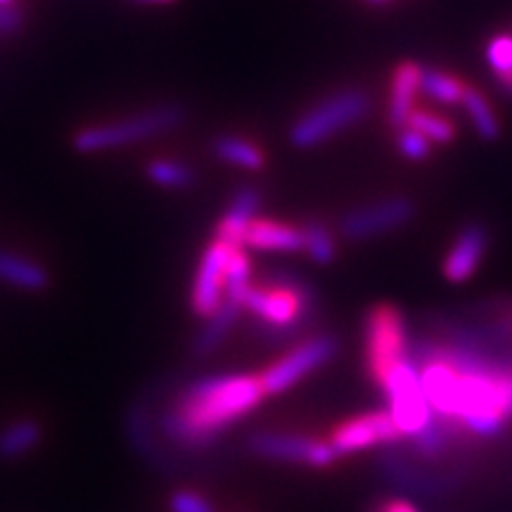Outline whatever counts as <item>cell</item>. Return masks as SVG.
I'll use <instances>...</instances> for the list:
<instances>
[{
  "label": "cell",
  "instance_id": "1",
  "mask_svg": "<svg viewBox=\"0 0 512 512\" xmlns=\"http://www.w3.org/2000/svg\"><path fill=\"white\" fill-rule=\"evenodd\" d=\"M259 375H211L190 384L159 418L164 437L181 448H207L264 399Z\"/></svg>",
  "mask_w": 512,
  "mask_h": 512
},
{
  "label": "cell",
  "instance_id": "2",
  "mask_svg": "<svg viewBox=\"0 0 512 512\" xmlns=\"http://www.w3.org/2000/svg\"><path fill=\"white\" fill-rule=\"evenodd\" d=\"M185 119H188V110L176 102H169V105L150 107L133 117L110 121V124L81 128L79 133H74L72 147L81 155H95V152L112 150V147L143 143V140L162 136V133L181 126Z\"/></svg>",
  "mask_w": 512,
  "mask_h": 512
},
{
  "label": "cell",
  "instance_id": "3",
  "mask_svg": "<svg viewBox=\"0 0 512 512\" xmlns=\"http://www.w3.org/2000/svg\"><path fill=\"white\" fill-rule=\"evenodd\" d=\"M373 110V100L363 88H344L325 98L311 110H306L287 131V140L297 150H311L320 143H328L337 133L366 119Z\"/></svg>",
  "mask_w": 512,
  "mask_h": 512
},
{
  "label": "cell",
  "instance_id": "4",
  "mask_svg": "<svg viewBox=\"0 0 512 512\" xmlns=\"http://www.w3.org/2000/svg\"><path fill=\"white\" fill-rule=\"evenodd\" d=\"M366 361L368 373L380 384L384 375L411 356L406 323L392 304H375L366 313Z\"/></svg>",
  "mask_w": 512,
  "mask_h": 512
},
{
  "label": "cell",
  "instance_id": "5",
  "mask_svg": "<svg viewBox=\"0 0 512 512\" xmlns=\"http://www.w3.org/2000/svg\"><path fill=\"white\" fill-rule=\"evenodd\" d=\"M380 387L387 394L389 413H392V420L399 427L401 437L413 439L415 434H420L430 425V403H427L425 394H422L418 370H415L411 356L389 370L380 382Z\"/></svg>",
  "mask_w": 512,
  "mask_h": 512
},
{
  "label": "cell",
  "instance_id": "6",
  "mask_svg": "<svg viewBox=\"0 0 512 512\" xmlns=\"http://www.w3.org/2000/svg\"><path fill=\"white\" fill-rule=\"evenodd\" d=\"M337 351L339 339L335 335H316L302 344H297L278 363H273L271 368H266L259 375L264 394H280L285 389L294 387L306 375H311L313 370L330 363L337 356Z\"/></svg>",
  "mask_w": 512,
  "mask_h": 512
},
{
  "label": "cell",
  "instance_id": "7",
  "mask_svg": "<svg viewBox=\"0 0 512 512\" xmlns=\"http://www.w3.org/2000/svg\"><path fill=\"white\" fill-rule=\"evenodd\" d=\"M415 214H418V207L411 197H387V200L349 211L339 221V233L349 242H366L403 228L415 219Z\"/></svg>",
  "mask_w": 512,
  "mask_h": 512
},
{
  "label": "cell",
  "instance_id": "8",
  "mask_svg": "<svg viewBox=\"0 0 512 512\" xmlns=\"http://www.w3.org/2000/svg\"><path fill=\"white\" fill-rule=\"evenodd\" d=\"M247 448L259 458L283 460V463H299L311 467H328L339 458L330 441H318L302 437V434L259 432L247 441Z\"/></svg>",
  "mask_w": 512,
  "mask_h": 512
},
{
  "label": "cell",
  "instance_id": "9",
  "mask_svg": "<svg viewBox=\"0 0 512 512\" xmlns=\"http://www.w3.org/2000/svg\"><path fill=\"white\" fill-rule=\"evenodd\" d=\"M399 439H401V432L399 427L394 425L392 413L373 411L337 425L330 437V446L335 448L337 456L342 458V456H351V453L356 451H363V448L396 444Z\"/></svg>",
  "mask_w": 512,
  "mask_h": 512
},
{
  "label": "cell",
  "instance_id": "10",
  "mask_svg": "<svg viewBox=\"0 0 512 512\" xmlns=\"http://www.w3.org/2000/svg\"><path fill=\"white\" fill-rule=\"evenodd\" d=\"M230 252H233V247L214 240L202 254L195 287H192V309L197 316L209 318L221 306L223 292H226V266Z\"/></svg>",
  "mask_w": 512,
  "mask_h": 512
},
{
  "label": "cell",
  "instance_id": "11",
  "mask_svg": "<svg viewBox=\"0 0 512 512\" xmlns=\"http://www.w3.org/2000/svg\"><path fill=\"white\" fill-rule=\"evenodd\" d=\"M486 247H489V228L479 221L467 223L444 259V278L448 283H467L477 273L479 264H482Z\"/></svg>",
  "mask_w": 512,
  "mask_h": 512
},
{
  "label": "cell",
  "instance_id": "12",
  "mask_svg": "<svg viewBox=\"0 0 512 512\" xmlns=\"http://www.w3.org/2000/svg\"><path fill=\"white\" fill-rule=\"evenodd\" d=\"M261 207V190L254 185H242L230 200L226 214L221 216L216 226V240L226 242L230 247H242L247 228L256 219V211Z\"/></svg>",
  "mask_w": 512,
  "mask_h": 512
},
{
  "label": "cell",
  "instance_id": "13",
  "mask_svg": "<svg viewBox=\"0 0 512 512\" xmlns=\"http://www.w3.org/2000/svg\"><path fill=\"white\" fill-rule=\"evenodd\" d=\"M420 74L422 67L418 62L406 60L394 69L392 74V88H389V102H387V121L389 126L403 128L408 124L415 110V95L420 91Z\"/></svg>",
  "mask_w": 512,
  "mask_h": 512
},
{
  "label": "cell",
  "instance_id": "14",
  "mask_svg": "<svg viewBox=\"0 0 512 512\" xmlns=\"http://www.w3.org/2000/svg\"><path fill=\"white\" fill-rule=\"evenodd\" d=\"M242 247L259 249V252H302L304 230L292 223L254 219L252 226L247 228Z\"/></svg>",
  "mask_w": 512,
  "mask_h": 512
},
{
  "label": "cell",
  "instance_id": "15",
  "mask_svg": "<svg viewBox=\"0 0 512 512\" xmlns=\"http://www.w3.org/2000/svg\"><path fill=\"white\" fill-rule=\"evenodd\" d=\"M126 432H128V441H131V446L136 448L138 456L147 458L152 465H157V467H166L164 451H162V446L157 444L155 432H152L150 408H147V403L143 399L133 401L131 408H128Z\"/></svg>",
  "mask_w": 512,
  "mask_h": 512
},
{
  "label": "cell",
  "instance_id": "16",
  "mask_svg": "<svg viewBox=\"0 0 512 512\" xmlns=\"http://www.w3.org/2000/svg\"><path fill=\"white\" fill-rule=\"evenodd\" d=\"M242 306L233 299H223L219 309H216L204 323V328L197 332L195 342H192V356L195 358H204L209 356L211 351H216L221 347V342L226 339L230 328L235 325V320L240 318Z\"/></svg>",
  "mask_w": 512,
  "mask_h": 512
},
{
  "label": "cell",
  "instance_id": "17",
  "mask_svg": "<svg viewBox=\"0 0 512 512\" xmlns=\"http://www.w3.org/2000/svg\"><path fill=\"white\" fill-rule=\"evenodd\" d=\"M380 467H382L384 477H389L394 484H399L401 489H406V491H418V494H425V496H439V494H444V491L451 489V484H448L446 479L422 475L420 470H415V467L408 465L403 458H396L394 453L382 456Z\"/></svg>",
  "mask_w": 512,
  "mask_h": 512
},
{
  "label": "cell",
  "instance_id": "18",
  "mask_svg": "<svg viewBox=\"0 0 512 512\" xmlns=\"http://www.w3.org/2000/svg\"><path fill=\"white\" fill-rule=\"evenodd\" d=\"M0 280L27 292H41L50 283L48 271L41 264L3 249H0Z\"/></svg>",
  "mask_w": 512,
  "mask_h": 512
},
{
  "label": "cell",
  "instance_id": "19",
  "mask_svg": "<svg viewBox=\"0 0 512 512\" xmlns=\"http://www.w3.org/2000/svg\"><path fill=\"white\" fill-rule=\"evenodd\" d=\"M211 152L221 162L240 166L247 171H261L266 166V152L252 140L238 136H219L211 143Z\"/></svg>",
  "mask_w": 512,
  "mask_h": 512
},
{
  "label": "cell",
  "instance_id": "20",
  "mask_svg": "<svg viewBox=\"0 0 512 512\" xmlns=\"http://www.w3.org/2000/svg\"><path fill=\"white\" fill-rule=\"evenodd\" d=\"M460 105L465 107L467 117H470L479 138L489 140V143H494V140L501 138V121H498L494 107H491V102L486 100V95L479 91V88L465 86Z\"/></svg>",
  "mask_w": 512,
  "mask_h": 512
},
{
  "label": "cell",
  "instance_id": "21",
  "mask_svg": "<svg viewBox=\"0 0 512 512\" xmlns=\"http://www.w3.org/2000/svg\"><path fill=\"white\" fill-rule=\"evenodd\" d=\"M43 430L34 420H17L0 432V460H17L41 444Z\"/></svg>",
  "mask_w": 512,
  "mask_h": 512
},
{
  "label": "cell",
  "instance_id": "22",
  "mask_svg": "<svg viewBox=\"0 0 512 512\" xmlns=\"http://www.w3.org/2000/svg\"><path fill=\"white\" fill-rule=\"evenodd\" d=\"M420 91L425 93L427 98L444 102V105H456V102L463 100L465 83L458 81L453 74L441 72V69L422 67Z\"/></svg>",
  "mask_w": 512,
  "mask_h": 512
},
{
  "label": "cell",
  "instance_id": "23",
  "mask_svg": "<svg viewBox=\"0 0 512 512\" xmlns=\"http://www.w3.org/2000/svg\"><path fill=\"white\" fill-rule=\"evenodd\" d=\"M145 176L150 178L152 183L162 185V188H174L183 190L195 185L197 176L195 169H190L188 164L176 162V159H152L145 166Z\"/></svg>",
  "mask_w": 512,
  "mask_h": 512
},
{
  "label": "cell",
  "instance_id": "24",
  "mask_svg": "<svg viewBox=\"0 0 512 512\" xmlns=\"http://www.w3.org/2000/svg\"><path fill=\"white\" fill-rule=\"evenodd\" d=\"M486 62L496 76L498 88L505 98L512 100V36L501 34L494 36L486 46Z\"/></svg>",
  "mask_w": 512,
  "mask_h": 512
},
{
  "label": "cell",
  "instance_id": "25",
  "mask_svg": "<svg viewBox=\"0 0 512 512\" xmlns=\"http://www.w3.org/2000/svg\"><path fill=\"white\" fill-rule=\"evenodd\" d=\"M304 252L318 266H330L337 256V242L323 221H306L304 226Z\"/></svg>",
  "mask_w": 512,
  "mask_h": 512
},
{
  "label": "cell",
  "instance_id": "26",
  "mask_svg": "<svg viewBox=\"0 0 512 512\" xmlns=\"http://www.w3.org/2000/svg\"><path fill=\"white\" fill-rule=\"evenodd\" d=\"M249 285H252V261H249L245 247H233L226 266V299L240 304Z\"/></svg>",
  "mask_w": 512,
  "mask_h": 512
},
{
  "label": "cell",
  "instance_id": "27",
  "mask_svg": "<svg viewBox=\"0 0 512 512\" xmlns=\"http://www.w3.org/2000/svg\"><path fill=\"white\" fill-rule=\"evenodd\" d=\"M406 126L415 128V131L422 133L430 143H437V145H448L456 140V126H453L451 121L425 110H413Z\"/></svg>",
  "mask_w": 512,
  "mask_h": 512
},
{
  "label": "cell",
  "instance_id": "28",
  "mask_svg": "<svg viewBox=\"0 0 512 512\" xmlns=\"http://www.w3.org/2000/svg\"><path fill=\"white\" fill-rule=\"evenodd\" d=\"M396 147H399L401 155L411 159V162H422V159L430 157L432 143L422 136V133L415 131V128L403 126L396 131Z\"/></svg>",
  "mask_w": 512,
  "mask_h": 512
},
{
  "label": "cell",
  "instance_id": "29",
  "mask_svg": "<svg viewBox=\"0 0 512 512\" xmlns=\"http://www.w3.org/2000/svg\"><path fill=\"white\" fill-rule=\"evenodd\" d=\"M171 512H216L214 505L197 491H176L169 501Z\"/></svg>",
  "mask_w": 512,
  "mask_h": 512
},
{
  "label": "cell",
  "instance_id": "30",
  "mask_svg": "<svg viewBox=\"0 0 512 512\" xmlns=\"http://www.w3.org/2000/svg\"><path fill=\"white\" fill-rule=\"evenodd\" d=\"M24 27V15L10 5H0V36L17 34Z\"/></svg>",
  "mask_w": 512,
  "mask_h": 512
},
{
  "label": "cell",
  "instance_id": "31",
  "mask_svg": "<svg viewBox=\"0 0 512 512\" xmlns=\"http://www.w3.org/2000/svg\"><path fill=\"white\" fill-rule=\"evenodd\" d=\"M377 512H418V510H415L413 505L406 501H387L377 508Z\"/></svg>",
  "mask_w": 512,
  "mask_h": 512
},
{
  "label": "cell",
  "instance_id": "32",
  "mask_svg": "<svg viewBox=\"0 0 512 512\" xmlns=\"http://www.w3.org/2000/svg\"><path fill=\"white\" fill-rule=\"evenodd\" d=\"M143 3H174V0H143Z\"/></svg>",
  "mask_w": 512,
  "mask_h": 512
},
{
  "label": "cell",
  "instance_id": "33",
  "mask_svg": "<svg viewBox=\"0 0 512 512\" xmlns=\"http://www.w3.org/2000/svg\"><path fill=\"white\" fill-rule=\"evenodd\" d=\"M368 3H373V5H384V3H389V0H368Z\"/></svg>",
  "mask_w": 512,
  "mask_h": 512
},
{
  "label": "cell",
  "instance_id": "34",
  "mask_svg": "<svg viewBox=\"0 0 512 512\" xmlns=\"http://www.w3.org/2000/svg\"><path fill=\"white\" fill-rule=\"evenodd\" d=\"M12 3V0H0V5H10Z\"/></svg>",
  "mask_w": 512,
  "mask_h": 512
}]
</instances>
